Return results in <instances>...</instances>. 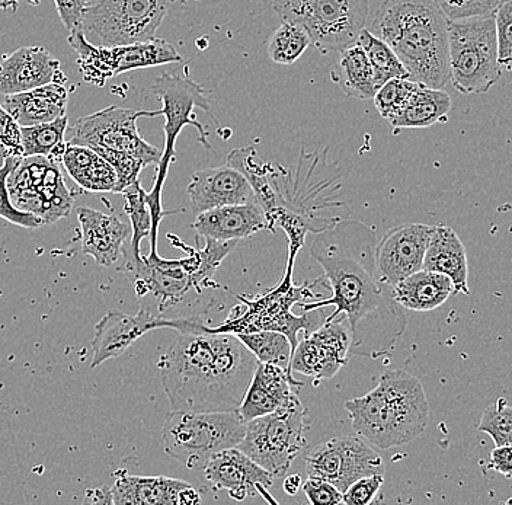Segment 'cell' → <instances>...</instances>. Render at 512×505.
I'll list each match as a JSON object with an SVG mask.
<instances>
[{
	"label": "cell",
	"mask_w": 512,
	"mask_h": 505,
	"mask_svg": "<svg viewBox=\"0 0 512 505\" xmlns=\"http://www.w3.org/2000/svg\"><path fill=\"white\" fill-rule=\"evenodd\" d=\"M376 232L360 220H336L313 233L310 255L323 268L332 296L302 305L303 312L335 306L325 321L345 315L351 334L350 354L379 359L398 343L408 319L380 280L374 261Z\"/></svg>",
	"instance_id": "cell-1"
},
{
	"label": "cell",
	"mask_w": 512,
	"mask_h": 505,
	"mask_svg": "<svg viewBox=\"0 0 512 505\" xmlns=\"http://www.w3.org/2000/svg\"><path fill=\"white\" fill-rule=\"evenodd\" d=\"M258 363L235 334L203 325L179 332L158 370L172 411H232L242 404Z\"/></svg>",
	"instance_id": "cell-2"
},
{
	"label": "cell",
	"mask_w": 512,
	"mask_h": 505,
	"mask_svg": "<svg viewBox=\"0 0 512 505\" xmlns=\"http://www.w3.org/2000/svg\"><path fill=\"white\" fill-rule=\"evenodd\" d=\"M367 30L393 50L415 82L434 89L450 82L448 19L437 0H383Z\"/></svg>",
	"instance_id": "cell-3"
},
{
	"label": "cell",
	"mask_w": 512,
	"mask_h": 505,
	"mask_svg": "<svg viewBox=\"0 0 512 505\" xmlns=\"http://www.w3.org/2000/svg\"><path fill=\"white\" fill-rule=\"evenodd\" d=\"M355 433L377 449L419 439L430 423V404L421 380L405 370H386L379 385L345 404Z\"/></svg>",
	"instance_id": "cell-4"
},
{
	"label": "cell",
	"mask_w": 512,
	"mask_h": 505,
	"mask_svg": "<svg viewBox=\"0 0 512 505\" xmlns=\"http://www.w3.org/2000/svg\"><path fill=\"white\" fill-rule=\"evenodd\" d=\"M246 423L232 411H172L162 428L163 450L188 469H204L217 453L238 447Z\"/></svg>",
	"instance_id": "cell-5"
},
{
	"label": "cell",
	"mask_w": 512,
	"mask_h": 505,
	"mask_svg": "<svg viewBox=\"0 0 512 505\" xmlns=\"http://www.w3.org/2000/svg\"><path fill=\"white\" fill-rule=\"evenodd\" d=\"M238 245V241H214L206 238V246L182 260H163L156 251L149 257L140 255L133 262L134 289L139 294L149 293L159 300L160 309L175 305L194 289L200 292L213 278L224 258Z\"/></svg>",
	"instance_id": "cell-6"
},
{
	"label": "cell",
	"mask_w": 512,
	"mask_h": 505,
	"mask_svg": "<svg viewBox=\"0 0 512 505\" xmlns=\"http://www.w3.org/2000/svg\"><path fill=\"white\" fill-rule=\"evenodd\" d=\"M450 81L464 95L486 94L502 78L494 17L448 21Z\"/></svg>",
	"instance_id": "cell-7"
},
{
	"label": "cell",
	"mask_w": 512,
	"mask_h": 505,
	"mask_svg": "<svg viewBox=\"0 0 512 505\" xmlns=\"http://www.w3.org/2000/svg\"><path fill=\"white\" fill-rule=\"evenodd\" d=\"M272 8L281 21L309 34L322 53L341 51L357 43L366 28L368 0H274Z\"/></svg>",
	"instance_id": "cell-8"
},
{
	"label": "cell",
	"mask_w": 512,
	"mask_h": 505,
	"mask_svg": "<svg viewBox=\"0 0 512 505\" xmlns=\"http://www.w3.org/2000/svg\"><path fill=\"white\" fill-rule=\"evenodd\" d=\"M306 408L297 393L271 414L246 423L238 449L274 476L286 475L306 447Z\"/></svg>",
	"instance_id": "cell-9"
},
{
	"label": "cell",
	"mask_w": 512,
	"mask_h": 505,
	"mask_svg": "<svg viewBox=\"0 0 512 505\" xmlns=\"http://www.w3.org/2000/svg\"><path fill=\"white\" fill-rule=\"evenodd\" d=\"M169 0H94L83 9L82 31L95 46H124L156 38Z\"/></svg>",
	"instance_id": "cell-10"
},
{
	"label": "cell",
	"mask_w": 512,
	"mask_h": 505,
	"mask_svg": "<svg viewBox=\"0 0 512 505\" xmlns=\"http://www.w3.org/2000/svg\"><path fill=\"white\" fill-rule=\"evenodd\" d=\"M153 94L162 101V115L165 117V149L158 163L156 184L152 193H147V203L150 209L160 210V190L168 174L169 165L175 161V143L179 133L187 126L198 130V140L204 147L210 149L207 140V131L203 124L198 123L195 117V108H201L207 114H211L206 91L200 83L192 81L188 76L163 73L152 85Z\"/></svg>",
	"instance_id": "cell-11"
},
{
	"label": "cell",
	"mask_w": 512,
	"mask_h": 505,
	"mask_svg": "<svg viewBox=\"0 0 512 505\" xmlns=\"http://www.w3.org/2000/svg\"><path fill=\"white\" fill-rule=\"evenodd\" d=\"M67 43L78 53L83 81L95 86H104L108 79L130 70L182 62L179 51L163 38L124 46H95L82 31H75L69 34Z\"/></svg>",
	"instance_id": "cell-12"
},
{
	"label": "cell",
	"mask_w": 512,
	"mask_h": 505,
	"mask_svg": "<svg viewBox=\"0 0 512 505\" xmlns=\"http://www.w3.org/2000/svg\"><path fill=\"white\" fill-rule=\"evenodd\" d=\"M16 209L34 214L51 225L69 216L73 198L56 162L46 156H25L16 161L6 180Z\"/></svg>",
	"instance_id": "cell-13"
},
{
	"label": "cell",
	"mask_w": 512,
	"mask_h": 505,
	"mask_svg": "<svg viewBox=\"0 0 512 505\" xmlns=\"http://www.w3.org/2000/svg\"><path fill=\"white\" fill-rule=\"evenodd\" d=\"M160 110H133V108L112 107L79 118L72 129L67 143L88 147H107L128 153L139 159L144 166L158 165L162 152L140 136L137 120L143 117H159Z\"/></svg>",
	"instance_id": "cell-14"
},
{
	"label": "cell",
	"mask_w": 512,
	"mask_h": 505,
	"mask_svg": "<svg viewBox=\"0 0 512 505\" xmlns=\"http://www.w3.org/2000/svg\"><path fill=\"white\" fill-rule=\"evenodd\" d=\"M310 478L328 481L339 491L364 476L384 472L382 456L361 437H334L323 441L306 456Z\"/></svg>",
	"instance_id": "cell-15"
},
{
	"label": "cell",
	"mask_w": 512,
	"mask_h": 505,
	"mask_svg": "<svg viewBox=\"0 0 512 505\" xmlns=\"http://www.w3.org/2000/svg\"><path fill=\"white\" fill-rule=\"evenodd\" d=\"M350 347V328L345 318L325 321L297 343L291 356V372L312 377L315 382L331 379L347 364Z\"/></svg>",
	"instance_id": "cell-16"
},
{
	"label": "cell",
	"mask_w": 512,
	"mask_h": 505,
	"mask_svg": "<svg viewBox=\"0 0 512 505\" xmlns=\"http://www.w3.org/2000/svg\"><path fill=\"white\" fill-rule=\"evenodd\" d=\"M432 230L434 226L424 223H403L384 235L374 248L377 274L383 283L393 287L422 270Z\"/></svg>",
	"instance_id": "cell-17"
},
{
	"label": "cell",
	"mask_w": 512,
	"mask_h": 505,
	"mask_svg": "<svg viewBox=\"0 0 512 505\" xmlns=\"http://www.w3.org/2000/svg\"><path fill=\"white\" fill-rule=\"evenodd\" d=\"M185 325L187 318H160L146 309H140L136 315H127L123 312L107 313L95 326L92 340L94 357L91 367L95 369L105 361L120 357L131 345L153 329L174 328L176 331H184Z\"/></svg>",
	"instance_id": "cell-18"
},
{
	"label": "cell",
	"mask_w": 512,
	"mask_h": 505,
	"mask_svg": "<svg viewBox=\"0 0 512 505\" xmlns=\"http://www.w3.org/2000/svg\"><path fill=\"white\" fill-rule=\"evenodd\" d=\"M203 471L211 487L217 491L224 489L233 500L243 501L261 495L268 503L277 504L268 492V488L274 484L275 476L261 468L238 447L223 450L211 457Z\"/></svg>",
	"instance_id": "cell-19"
},
{
	"label": "cell",
	"mask_w": 512,
	"mask_h": 505,
	"mask_svg": "<svg viewBox=\"0 0 512 505\" xmlns=\"http://www.w3.org/2000/svg\"><path fill=\"white\" fill-rule=\"evenodd\" d=\"M114 505H197L201 503L197 489L166 476H137L117 473L110 487Z\"/></svg>",
	"instance_id": "cell-20"
},
{
	"label": "cell",
	"mask_w": 512,
	"mask_h": 505,
	"mask_svg": "<svg viewBox=\"0 0 512 505\" xmlns=\"http://www.w3.org/2000/svg\"><path fill=\"white\" fill-rule=\"evenodd\" d=\"M53 82H66V76L44 47H21L0 62V94H21Z\"/></svg>",
	"instance_id": "cell-21"
},
{
	"label": "cell",
	"mask_w": 512,
	"mask_h": 505,
	"mask_svg": "<svg viewBox=\"0 0 512 505\" xmlns=\"http://www.w3.org/2000/svg\"><path fill=\"white\" fill-rule=\"evenodd\" d=\"M187 193L194 214L256 201L249 182L229 165L194 172Z\"/></svg>",
	"instance_id": "cell-22"
},
{
	"label": "cell",
	"mask_w": 512,
	"mask_h": 505,
	"mask_svg": "<svg viewBox=\"0 0 512 505\" xmlns=\"http://www.w3.org/2000/svg\"><path fill=\"white\" fill-rule=\"evenodd\" d=\"M299 388H303V383L294 380L286 369L275 364L258 363L238 408L240 417L248 423L271 414L283 407Z\"/></svg>",
	"instance_id": "cell-23"
},
{
	"label": "cell",
	"mask_w": 512,
	"mask_h": 505,
	"mask_svg": "<svg viewBox=\"0 0 512 505\" xmlns=\"http://www.w3.org/2000/svg\"><path fill=\"white\" fill-rule=\"evenodd\" d=\"M82 252L102 267H112L123 254V246L131 236V226L117 216L89 207H79Z\"/></svg>",
	"instance_id": "cell-24"
},
{
	"label": "cell",
	"mask_w": 512,
	"mask_h": 505,
	"mask_svg": "<svg viewBox=\"0 0 512 505\" xmlns=\"http://www.w3.org/2000/svg\"><path fill=\"white\" fill-rule=\"evenodd\" d=\"M192 228L204 239L240 241L261 230L270 229L264 210L256 201L217 207L197 214Z\"/></svg>",
	"instance_id": "cell-25"
},
{
	"label": "cell",
	"mask_w": 512,
	"mask_h": 505,
	"mask_svg": "<svg viewBox=\"0 0 512 505\" xmlns=\"http://www.w3.org/2000/svg\"><path fill=\"white\" fill-rule=\"evenodd\" d=\"M69 91L63 83H48L21 94L5 95L3 107L21 127L50 123L67 115Z\"/></svg>",
	"instance_id": "cell-26"
},
{
	"label": "cell",
	"mask_w": 512,
	"mask_h": 505,
	"mask_svg": "<svg viewBox=\"0 0 512 505\" xmlns=\"http://www.w3.org/2000/svg\"><path fill=\"white\" fill-rule=\"evenodd\" d=\"M422 268L450 278L454 292L470 294L466 248L459 235L448 226H434Z\"/></svg>",
	"instance_id": "cell-27"
},
{
	"label": "cell",
	"mask_w": 512,
	"mask_h": 505,
	"mask_svg": "<svg viewBox=\"0 0 512 505\" xmlns=\"http://www.w3.org/2000/svg\"><path fill=\"white\" fill-rule=\"evenodd\" d=\"M454 292L450 278L435 271H416L392 287L393 299L403 309L430 312L443 305Z\"/></svg>",
	"instance_id": "cell-28"
},
{
	"label": "cell",
	"mask_w": 512,
	"mask_h": 505,
	"mask_svg": "<svg viewBox=\"0 0 512 505\" xmlns=\"http://www.w3.org/2000/svg\"><path fill=\"white\" fill-rule=\"evenodd\" d=\"M62 162L67 174L83 190L91 193H117L118 178L114 168L91 147L66 142Z\"/></svg>",
	"instance_id": "cell-29"
},
{
	"label": "cell",
	"mask_w": 512,
	"mask_h": 505,
	"mask_svg": "<svg viewBox=\"0 0 512 505\" xmlns=\"http://www.w3.org/2000/svg\"><path fill=\"white\" fill-rule=\"evenodd\" d=\"M450 111L451 98L444 89L419 85L405 107L389 123L395 130L425 129L437 123H446Z\"/></svg>",
	"instance_id": "cell-30"
},
{
	"label": "cell",
	"mask_w": 512,
	"mask_h": 505,
	"mask_svg": "<svg viewBox=\"0 0 512 505\" xmlns=\"http://www.w3.org/2000/svg\"><path fill=\"white\" fill-rule=\"evenodd\" d=\"M332 78L347 97L370 101L377 92L373 70L364 50L357 43L338 51Z\"/></svg>",
	"instance_id": "cell-31"
},
{
	"label": "cell",
	"mask_w": 512,
	"mask_h": 505,
	"mask_svg": "<svg viewBox=\"0 0 512 505\" xmlns=\"http://www.w3.org/2000/svg\"><path fill=\"white\" fill-rule=\"evenodd\" d=\"M226 162L246 178L254 191L256 203L262 207L265 216H270L278 207V198L270 182L268 163L259 161L255 147L233 149L227 155Z\"/></svg>",
	"instance_id": "cell-32"
},
{
	"label": "cell",
	"mask_w": 512,
	"mask_h": 505,
	"mask_svg": "<svg viewBox=\"0 0 512 505\" xmlns=\"http://www.w3.org/2000/svg\"><path fill=\"white\" fill-rule=\"evenodd\" d=\"M67 115L50 123L21 127L22 158L25 156H46L53 162L62 161L66 149Z\"/></svg>",
	"instance_id": "cell-33"
},
{
	"label": "cell",
	"mask_w": 512,
	"mask_h": 505,
	"mask_svg": "<svg viewBox=\"0 0 512 505\" xmlns=\"http://www.w3.org/2000/svg\"><path fill=\"white\" fill-rule=\"evenodd\" d=\"M236 337L254 354L259 363L275 364L281 369H286L290 375L293 373L290 369L293 347L286 335L278 331L262 329V331L238 334Z\"/></svg>",
	"instance_id": "cell-34"
},
{
	"label": "cell",
	"mask_w": 512,
	"mask_h": 505,
	"mask_svg": "<svg viewBox=\"0 0 512 505\" xmlns=\"http://www.w3.org/2000/svg\"><path fill=\"white\" fill-rule=\"evenodd\" d=\"M357 44L366 53L368 63L373 70L374 81L377 89L390 79L409 78L408 72L398 59L393 50L384 41L370 33L367 28L361 30L357 38Z\"/></svg>",
	"instance_id": "cell-35"
},
{
	"label": "cell",
	"mask_w": 512,
	"mask_h": 505,
	"mask_svg": "<svg viewBox=\"0 0 512 505\" xmlns=\"http://www.w3.org/2000/svg\"><path fill=\"white\" fill-rule=\"evenodd\" d=\"M124 200V209L130 217L131 226H133V252L134 260L139 258L140 255V242L152 232V251H156V239L153 236V220L152 214H150L149 204H147V193L146 190L137 180L133 184L128 185L121 191Z\"/></svg>",
	"instance_id": "cell-36"
},
{
	"label": "cell",
	"mask_w": 512,
	"mask_h": 505,
	"mask_svg": "<svg viewBox=\"0 0 512 505\" xmlns=\"http://www.w3.org/2000/svg\"><path fill=\"white\" fill-rule=\"evenodd\" d=\"M310 44L312 40L303 28L283 22L270 38L268 57L277 65L291 66L303 56Z\"/></svg>",
	"instance_id": "cell-37"
},
{
	"label": "cell",
	"mask_w": 512,
	"mask_h": 505,
	"mask_svg": "<svg viewBox=\"0 0 512 505\" xmlns=\"http://www.w3.org/2000/svg\"><path fill=\"white\" fill-rule=\"evenodd\" d=\"M419 85L421 83L415 82L411 78H395L384 83L377 89L373 97L379 114L386 120H392L405 107L406 102L414 95Z\"/></svg>",
	"instance_id": "cell-38"
},
{
	"label": "cell",
	"mask_w": 512,
	"mask_h": 505,
	"mask_svg": "<svg viewBox=\"0 0 512 505\" xmlns=\"http://www.w3.org/2000/svg\"><path fill=\"white\" fill-rule=\"evenodd\" d=\"M478 430L491 436L495 446H511L512 408L507 399H496L495 404L483 411Z\"/></svg>",
	"instance_id": "cell-39"
},
{
	"label": "cell",
	"mask_w": 512,
	"mask_h": 505,
	"mask_svg": "<svg viewBox=\"0 0 512 505\" xmlns=\"http://www.w3.org/2000/svg\"><path fill=\"white\" fill-rule=\"evenodd\" d=\"M18 159L15 156H8L5 165L0 168V217L8 220L12 225L21 226V228L38 229L44 226L43 220L38 219L34 214L16 209L11 197H9L8 187H6L9 172L12 171Z\"/></svg>",
	"instance_id": "cell-40"
},
{
	"label": "cell",
	"mask_w": 512,
	"mask_h": 505,
	"mask_svg": "<svg viewBox=\"0 0 512 505\" xmlns=\"http://www.w3.org/2000/svg\"><path fill=\"white\" fill-rule=\"evenodd\" d=\"M507 2L510 0H437L448 21L494 17L495 12Z\"/></svg>",
	"instance_id": "cell-41"
},
{
	"label": "cell",
	"mask_w": 512,
	"mask_h": 505,
	"mask_svg": "<svg viewBox=\"0 0 512 505\" xmlns=\"http://www.w3.org/2000/svg\"><path fill=\"white\" fill-rule=\"evenodd\" d=\"M91 149L95 150L104 161L110 163L112 168H114L118 178L117 193L121 194L124 188L139 180L140 172L144 168V163L140 162L139 159L133 158L128 153L107 149V147L96 146L91 147Z\"/></svg>",
	"instance_id": "cell-42"
},
{
	"label": "cell",
	"mask_w": 512,
	"mask_h": 505,
	"mask_svg": "<svg viewBox=\"0 0 512 505\" xmlns=\"http://www.w3.org/2000/svg\"><path fill=\"white\" fill-rule=\"evenodd\" d=\"M496 47H498L499 66L511 69L512 62V3H504L495 12Z\"/></svg>",
	"instance_id": "cell-43"
},
{
	"label": "cell",
	"mask_w": 512,
	"mask_h": 505,
	"mask_svg": "<svg viewBox=\"0 0 512 505\" xmlns=\"http://www.w3.org/2000/svg\"><path fill=\"white\" fill-rule=\"evenodd\" d=\"M384 476L382 473L377 475L364 476L357 479L354 484L342 492V504L347 505H367L374 501L383 487Z\"/></svg>",
	"instance_id": "cell-44"
},
{
	"label": "cell",
	"mask_w": 512,
	"mask_h": 505,
	"mask_svg": "<svg viewBox=\"0 0 512 505\" xmlns=\"http://www.w3.org/2000/svg\"><path fill=\"white\" fill-rule=\"evenodd\" d=\"M302 489L307 500L313 505H338L342 504V492L328 481L319 478H307L303 482Z\"/></svg>",
	"instance_id": "cell-45"
},
{
	"label": "cell",
	"mask_w": 512,
	"mask_h": 505,
	"mask_svg": "<svg viewBox=\"0 0 512 505\" xmlns=\"http://www.w3.org/2000/svg\"><path fill=\"white\" fill-rule=\"evenodd\" d=\"M0 145L5 147L9 156L22 158L21 126L0 104Z\"/></svg>",
	"instance_id": "cell-46"
},
{
	"label": "cell",
	"mask_w": 512,
	"mask_h": 505,
	"mask_svg": "<svg viewBox=\"0 0 512 505\" xmlns=\"http://www.w3.org/2000/svg\"><path fill=\"white\" fill-rule=\"evenodd\" d=\"M57 12L62 19L64 27L69 34L80 31L82 27L83 9L86 8L85 0H54Z\"/></svg>",
	"instance_id": "cell-47"
},
{
	"label": "cell",
	"mask_w": 512,
	"mask_h": 505,
	"mask_svg": "<svg viewBox=\"0 0 512 505\" xmlns=\"http://www.w3.org/2000/svg\"><path fill=\"white\" fill-rule=\"evenodd\" d=\"M512 449L511 446H496L489 456V468L501 473L510 479L512 475Z\"/></svg>",
	"instance_id": "cell-48"
},
{
	"label": "cell",
	"mask_w": 512,
	"mask_h": 505,
	"mask_svg": "<svg viewBox=\"0 0 512 505\" xmlns=\"http://www.w3.org/2000/svg\"><path fill=\"white\" fill-rule=\"evenodd\" d=\"M83 503L89 504H111L110 488L94 489V491L86 492Z\"/></svg>",
	"instance_id": "cell-49"
},
{
	"label": "cell",
	"mask_w": 512,
	"mask_h": 505,
	"mask_svg": "<svg viewBox=\"0 0 512 505\" xmlns=\"http://www.w3.org/2000/svg\"><path fill=\"white\" fill-rule=\"evenodd\" d=\"M302 478H300V475H291L286 478V481H284V491L287 492L288 495H296L297 492L302 489Z\"/></svg>",
	"instance_id": "cell-50"
},
{
	"label": "cell",
	"mask_w": 512,
	"mask_h": 505,
	"mask_svg": "<svg viewBox=\"0 0 512 505\" xmlns=\"http://www.w3.org/2000/svg\"><path fill=\"white\" fill-rule=\"evenodd\" d=\"M19 8V0H0V11L9 12V14H15Z\"/></svg>",
	"instance_id": "cell-51"
},
{
	"label": "cell",
	"mask_w": 512,
	"mask_h": 505,
	"mask_svg": "<svg viewBox=\"0 0 512 505\" xmlns=\"http://www.w3.org/2000/svg\"><path fill=\"white\" fill-rule=\"evenodd\" d=\"M8 152H6L5 147L0 145V168L5 165L6 158H8Z\"/></svg>",
	"instance_id": "cell-52"
},
{
	"label": "cell",
	"mask_w": 512,
	"mask_h": 505,
	"mask_svg": "<svg viewBox=\"0 0 512 505\" xmlns=\"http://www.w3.org/2000/svg\"><path fill=\"white\" fill-rule=\"evenodd\" d=\"M28 2H30L31 5L38 6L40 5L41 0H28Z\"/></svg>",
	"instance_id": "cell-53"
},
{
	"label": "cell",
	"mask_w": 512,
	"mask_h": 505,
	"mask_svg": "<svg viewBox=\"0 0 512 505\" xmlns=\"http://www.w3.org/2000/svg\"><path fill=\"white\" fill-rule=\"evenodd\" d=\"M85 2H86V5H89V3L94 2V0H85Z\"/></svg>",
	"instance_id": "cell-54"
}]
</instances>
